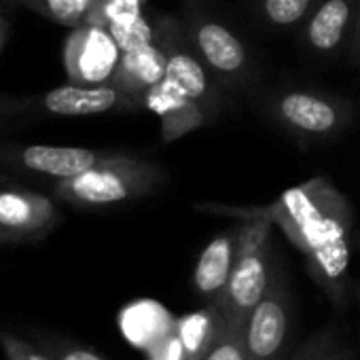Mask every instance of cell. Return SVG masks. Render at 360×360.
Masks as SVG:
<instances>
[{"instance_id": "1", "label": "cell", "mask_w": 360, "mask_h": 360, "mask_svg": "<svg viewBox=\"0 0 360 360\" xmlns=\"http://www.w3.org/2000/svg\"><path fill=\"white\" fill-rule=\"evenodd\" d=\"M198 212L238 219L240 223L265 221L280 227L303 252L307 271L335 307H343L349 290V244L354 240V210L347 198L326 176L309 178L267 206L195 204Z\"/></svg>"}, {"instance_id": "2", "label": "cell", "mask_w": 360, "mask_h": 360, "mask_svg": "<svg viewBox=\"0 0 360 360\" xmlns=\"http://www.w3.org/2000/svg\"><path fill=\"white\" fill-rule=\"evenodd\" d=\"M169 172L157 161L119 150L108 161L72 178L49 185V193L60 202L81 210L129 204L159 191Z\"/></svg>"}, {"instance_id": "3", "label": "cell", "mask_w": 360, "mask_h": 360, "mask_svg": "<svg viewBox=\"0 0 360 360\" xmlns=\"http://www.w3.org/2000/svg\"><path fill=\"white\" fill-rule=\"evenodd\" d=\"M134 110L131 100L112 83L79 85L68 81L60 87L32 96L0 94V131L49 119H79Z\"/></svg>"}, {"instance_id": "4", "label": "cell", "mask_w": 360, "mask_h": 360, "mask_svg": "<svg viewBox=\"0 0 360 360\" xmlns=\"http://www.w3.org/2000/svg\"><path fill=\"white\" fill-rule=\"evenodd\" d=\"M265 112L274 125L301 142H326L352 123L349 102L303 87H288L267 96Z\"/></svg>"}, {"instance_id": "5", "label": "cell", "mask_w": 360, "mask_h": 360, "mask_svg": "<svg viewBox=\"0 0 360 360\" xmlns=\"http://www.w3.org/2000/svg\"><path fill=\"white\" fill-rule=\"evenodd\" d=\"M271 227L265 221L244 223L238 261L223 295L214 301L225 324L233 328H244L271 282Z\"/></svg>"}, {"instance_id": "6", "label": "cell", "mask_w": 360, "mask_h": 360, "mask_svg": "<svg viewBox=\"0 0 360 360\" xmlns=\"http://www.w3.org/2000/svg\"><path fill=\"white\" fill-rule=\"evenodd\" d=\"M180 22H183L193 51L200 56L210 75L221 83V87L233 91L250 89L257 79V70L250 51L233 30L200 9L187 11Z\"/></svg>"}, {"instance_id": "7", "label": "cell", "mask_w": 360, "mask_h": 360, "mask_svg": "<svg viewBox=\"0 0 360 360\" xmlns=\"http://www.w3.org/2000/svg\"><path fill=\"white\" fill-rule=\"evenodd\" d=\"M155 39L165 51V79L198 102L214 123L223 112V87L193 51L180 18L159 15Z\"/></svg>"}, {"instance_id": "8", "label": "cell", "mask_w": 360, "mask_h": 360, "mask_svg": "<svg viewBox=\"0 0 360 360\" xmlns=\"http://www.w3.org/2000/svg\"><path fill=\"white\" fill-rule=\"evenodd\" d=\"M62 221L60 202L51 193L34 191L0 174V246L43 242Z\"/></svg>"}, {"instance_id": "9", "label": "cell", "mask_w": 360, "mask_h": 360, "mask_svg": "<svg viewBox=\"0 0 360 360\" xmlns=\"http://www.w3.org/2000/svg\"><path fill=\"white\" fill-rule=\"evenodd\" d=\"M119 150L56 144H0V167L20 176L47 178L51 183L87 172Z\"/></svg>"}, {"instance_id": "10", "label": "cell", "mask_w": 360, "mask_h": 360, "mask_svg": "<svg viewBox=\"0 0 360 360\" xmlns=\"http://www.w3.org/2000/svg\"><path fill=\"white\" fill-rule=\"evenodd\" d=\"M290 320V295L280 276H271V282L250 311L242 337L248 360H282Z\"/></svg>"}, {"instance_id": "11", "label": "cell", "mask_w": 360, "mask_h": 360, "mask_svg": "<svg viewBox=\"0 0 360 360\" xmlns=\"http://www.w3.org/2000/svg\"><path fill=\"white\" fill-rule=\"evenodd\" d=\"M121 49L106 28L81 26L70 30L64 41L62 62L70 83L104 85L112 81Z\"/></svg>"}, {"instance_id": "12", "label": "cell", "mask_w": 360, "mask_h": 360, "mask_svg": "<svg viewBox=\"0 0 360 360\" xmlns=\"http://www.w3.org/2000/svg\"><path fill=\"white\" fill-rule=\"evenodd\" d=\"M360 0H322L301 24L303 47L318 58H333L347 47Z\"/></svg>"}, {"instance_id": "13", "label": "cell", "mask_w": 360, "mask_h": 360, "mask_svg": "<svg viewBox=\"0 0 360 360\" xmlns=\"http://www.w3.org/2000/svg\"><path fill=\"white\" fill-rule=\"evenodd\" d=\"M144 108L159 117L161 121V142L169 144L187 134L210 125L208 112L193 102L189 96H185L180 89H176L167 79L159 81L144 98Z\"/></svg>"}, {"instance_id": "14", "label": "cell", "mask_w": 360, "mask_h": 360, "mask_svg": "<svg viewBox=\"0 0 360 360\" xmlns=\"http://www.w3.org/2000/svg\"><path fill=\"white\" fill-rule=\"evenodd\" d=\"M242 231L244 223L225 229L214 236L200 252V259L193 269V286L206 303H214L223 295L240 255Z\"/></svg>"}, {"instance_id": "15", "label": "cell", "mask_w": 360, "mask_h": 360, "mask_svg": "<svg viewBox=\"0 0 360 360\" xmlns=\"http://www.w3.org/2000/svg\"><path fill=\"white\" fill-rule=\"evenodd\" d=\"M165 51L155 39L148 45L123 51L110 83L131 100L136 110H140L144 108V98L150 87L165 79Z\"/></svg>"}, {"instance_id": "16", "label": "cell", "mask_w": 360, "mask_h": 360, "mask_svg": "<svg viewBox=\"0 0 360 360\" xmlns=\"http://www.w3.org/2000/svg\"><path fill=\"white\" fill-rule=\"evenodd\" d=\"M225 320L217 303H206L202 309L187 314L174 322V333L180 339L185 360H198L214 341Z\"/></svg>"}, {"instance_id": "17", "label": "cell", "mask_w": 360, "mask_h": 360, "mask_svg": "<svg viewBox=\"0 0 360 360\" xmlns=\"http://www.w3.org/2000/svg\"><path fill=\"white\" fill-rule=\"evenodd\" d=\"M5 5L28 9L53 24L75 30L87 24L96 0H5Z\"/></svg>"}, {"instance_id": "18", "label": "cell", "mask_w": 360, "mask_h": 360, "mask_svg": "<svg viewBox=\"0 0 360 360\" xmlns=\"http://www.w3.org/2000/svg\"><path fill=\"white\" fill-rule=\"evenodd\" d=\"M322 0H255L261 20L276 30L301 28Z\"/></svg>"}, {"instance_id": "19", "label": "cell", "mask_w": 360, "mask_h": 360, "mask_svg": "<svg viewBox=\"0 0 360 360\" xmlns=\"http://www.w3.org/2000/svg\"><path fill=\"white\" fill-rule=\"evenodd\" d=\"M146 5H148V0H96V5L87 18V24L100 26L106 30L115 26H125L142 18Z\"/></svg>"}, {"instance_id": "20", "label": "cell", "mask_w": 360, "mask_h": 360, "mask_svg": "<svg viewBox=\"0 0 360 360\" xmlns=\"http://www.w3.org/2000/svg\"><path fill=\"white\" fill-rule=\"evenodd\" d=\"M242 330L244 328H233L229 324H223L210 347L198 360H248Z\"/></svg>"}, {"instance_id": "21", "label": "cell", "mask_w": 360, "mask_h": 360, "mask_svg": "<svg viewBox=\"0 0 360 360\" xmlns=\"http://www.w3.org/2000/svg\"><path fill=\"white\" fill-rule=\"evenodd\" d=\"M108 32L121 51H129V49H136V47H142V45H148L155 41L157 20H148L146 15H142L125 26H115Z\"/></svg>"}, {"instance_id": "22", "label": "cell", "mask_w": 360, "mask_h": 360, "mask_svg": "<svg viewBox=\"0 0 360 360\" xmlns=\"http://www.w3.org/2000/svg\"><path fill=\"white\" fill-rule=\"evenodd\" d=\"M0 349L7 360H53L51 354L9 330H0Z\"/></svg>"}, {"instance_id": "23", "label": "cell", "mask_w": 360, "mask_h": 360, "mask_svg": "<svg viewBox=\"0 0 360 360\" xmlns=\"http://www.w3.org/2000/svg\"><path fill=\"white\" fill-rule=\"evenodd\" d=\"M335 347H337L335 333L333 330H318L290 356V360H326Z\"/></svg>"}, {"instance_id": "24", "label": "cell", "mask_w": 360, "mask_h": 360, "mask_svg": "<svg viewBox=\"0 0 360 360\" xmlns=\"http://www.w3.org/2000/svg\"><path fill=\"white\" fill-rule=\"evenodd\" d=\"M53 360H106L104 356L81 345H56L49 349Z\"/></svg>"}, {"instance_id": "25", "label": "cell", "mask_w": 360, "mask_h": 360, "mask_svg": "<svg viewBox=\"0 0 360 360\" xmlns=\"http://www.w3.org/2000/svg\"><path fill=\"white\" fill-rule=\"evenodd\" d=\"M345 49H347L349 62L360 66V7H358V13H356L354 26H352V34H349V41H347Z\"/></svg>"}, {"instance_id": "26", "label": "cell", "mask_w": 360, "mask_h": 360, "mask_svg": "<svg viewBox=\"0 0 360 360\" xmlns=\"http://www.w3.org/2000/svg\"><path fill=\"white\" fill-rule=\"evenodd\" d=\"M7 39H9V20H7L5 9H0V56H3Z\"/></svg>"}, {"instance_id": "27", "label": "cell", "mask_w": 360, "mask_h": 360, "mask_svg": "<svg viewBox=\"0 0 360 360\" xmlns=\"http://www.w3.org/2000/svg\"><path fill=\"white\" fill-rule=\"evenodd\" d=\"M326 360H349V352L345 349V347H335L333 352H330V356L326 358Z\"/></svg>"}, {"instance_id": "28", "label": "cell", "mask_w": 360, "mask_h": 360, "mask_svg": "<svg viewBox=\"0 0 360 360\" xmlns=\"http://www.w3.org/2000/svg\"><path fill=\"white\" fill-rule=\"evenodd\" d=\"M354 244H356V248L360 250V233H356V236H354Z\"/></svg>"}, {"instance_id": "29", "label": "cell", "mask_w": 360, "mask_h": 360, "mask_svg": "<svg viewBox=\"0 0 360 360\" xmlns=\"http://www.w3.org/2000/svg\"><path fill=\"white\" fill-rule=\"evenodd\" d=\"M356 297H358V301H360V284L356 286Z\"/></svg>"}, {"instance_id": "30", "label": "cell", "mask_w": 360, "mask_h": 360, "mask_svg": "<svg viewBox=\"0 0 360 360\" xmlns=\"http://www.w3.org/2000/svg\"><path fill=\"white\" fill-rule=\"evenodd\" d=\"M3 5H5V0H0V9H3Z\"/></svg>"}]
</instances>
